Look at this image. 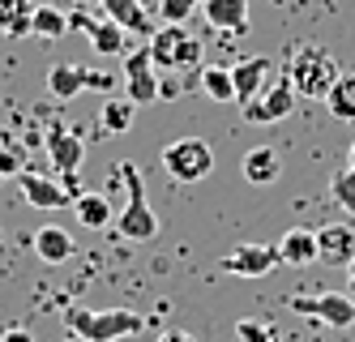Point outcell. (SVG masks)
Here are the masks:
<instances>
[{
  "instance_id": "cell-19",
  "label": "cell",
  "mask_w": 355,
  "mask_h": 342,
  "mask_svg": "<svg viewBox=\"0 0 355 342\" xmlns=\"http://www.w3.org/2000/svg\"><path fill=\"white\" fill-rule=\"evenodd\" d=\"M278 257H283V266H313L317 261V231L291 227L283 240H278Z\"/></svg>"
},
{
  "instance_id": "cell-13",
  "label": "cell",
  "mask_w": 355,
  "mask_h": 342,
  "mask_svg": "<svg viewBox=\"0 0 355 342\" xmlns=\"http://www.w3.org/2000/svg\"><path fill=\"white\" fill-rule=\"evenodd\" d=\"M17 189L26 193L31 210H69L78 201V193H69L64 184H56L52 176H35V171H21L17 176Z\"/></svg>"
},
{
  "instance_id": "cell-4",
  "label": "cell",
  "mask_w": 355,
  "mask_h": 342,
  "mask_svg": "<svg viewBox=\"0 0 355 342\" xmlns=\"http://www.w3.org/2000/svg\"><path fill=\"white\" fill-rule=\"evenodd\" d=\"M150 56H155L159 73H184L201 65V39L189 35L184 26H163L150 35Z\"/></svg>"
},
{
  "instance_id": "cell-21",
  "label": "cell",
  "mask_w": 355,
  "mask_h": 342,
  "mask_svg": "<svg viewBox=\"0 0 355 342\" xmlns=\"http://www.w3.org/2000/svg\"><path fill=\"white\" fill-rule=\"evenodd\" d=\"M240 171H244V180H248V184H274V180H278V171H283V163H278V150L257 146V150H248V154H244Z\"/></svg>"
},
{
  "instance_id": "cell-30",
  "label": "cell",
  "mask_w": 355,
  "mask_h": 342,
  "mask_svg": "<svg viewBox=\"0 0 355 342\" xmlns=\"http://www.w3.org/2000/svg\"><path fill=\"white\" fill-rule=\"evenodd\" d=\"M193 9H201V0H163L159 17H163V26H184Z\"/></svg>"
},
{
  "instance_id": "cell-35",
  "label": "cell",
  "mask_w": 355,
  "mask_h": 342,
  "mask_svg": "<svg viewBox=\"0 0 355 342\" xmlns=\"http://www.w3.org/2000/svg\"><path fill=\"white\" fill-rule=\"evenodd\" d=\"M347 167H355V142H351V159H347Z\"/></svg>"
},
{
  "instance_id": "cell-25",
  "label": "cell",
  "mask_w": 355,
  "mask_h": 342,
  "mask_svg": "<svg viewBox=\"0 0 355 342\" xmlns=\"http://www.w3.org/2000/svg\"><path fill=\"white\" fill-rule=\"evenodd\" d=\"M325 108L334 120H355V73H343L325 94Z\"/></svg>"
},
{
  "instance_id": "cell-8",
  "label": "cell",
  "mask_w": 355,
  "mask_h": 342,
  "mask_svg": "<svg viewBox=\"0 0 355 342\" xmlns=\"http://www.w3.org/2000/svg\"><path fill=\"white\" fill-rule=\"evenodd\" d=\"M43 150H47V159H52V167L64 180H73V176H78L82 154H86V137H82V128L52 120V124H47V133H43Z\"/></svg>"
},
{
  "instance_id": "cell-20",
  "label": "cell",
  "mask_w": 355,
  "mask_h": 342,
  "mask_svg": "<svg viewBox=\"0 0 355 342\" xmlns=\"http://www.w3.org/2000/svg\"><path fill=\"white\" fill-rule=\"evenodd\" d=\"M133 116H137V103L129 99V94H107L103 99V112H98V124H103V133H112V137H120V133H129L133 128Z\"/></svg>"
},
{
  "instance_id": "cell-16",
  "label": "cell",
  "mask_w": 355,
  "mask_h": 342,
  "mask_svg": "<svg viewBox=\"0 0 355 342\" xmlns=\"http://www.w3.org/2000/svg\"><path fill=\"white\" fill-rule=\"evenodd\" d=\"M201 13H206V22L223 35H244L248 31V0H201Z\"/></svg>"
},
{
  "instance_id": "cell-17",
  "label": "cell",
  "mask_w": 355,
  "mask_h": 342,
  "mask_svg": "<svg viewBox=\"0 0 355 342\" xmlns=\"http://www.w3.org/2000/svg\"><path fill=\"white\" fill-rule=\"evenodd\" d=\"M43 0H0V31L9 39H26L35 31V13Z\"/></svg>"
},
{
  "instance_id": "cell-7",
  "label": "cell",
  "mask_w": 355,
  "mask_h": 342,
  "mask_svg": "<svg viewBox=\"0 0 355 342\" xmlns=\"http://www.w3.org/2000/svg\"><path fill=\"white\" fill-rule=\"evenodd\" d=\"M47 90H52V99L69 103V99H78L82 90H103V94H112L116 90V77L112 73L82 69V65H52V69H47Z\"/></svg>"
},
{
  "instance_id": "cell-27",
  "label": "cell",
  "mask_w": 355,
  "mask_h": 342,
  "mask_svg": "<svg viewBox=\"0 0 355 342\" xmlns=\"http://www.w3.org/2000/svg\"><path fill=\"white\" fill-rule=\"evenodd\" d=\"M236 338H240V342H283L278 325L266 321V317H240V321H236Z\"/></svg>"
},
{
  "instance_id": "cell-31",
  "label": "cell",
  "mask_w": 355,
  "mask_h": 342,
  "mask_svg": "<svg viewBox=\"0 0 355 342\" xmlns=\"http://www.w3.org/2000/svg\"><path fill=\"white\" fill-rule=\"evenodd\" d=\"M0 342H35V338H31V330L13 325V330H5V334H0Z\"/></svg>"
},
{
  "instance_id": "cell-1",
  "label": "cell",
  "mask_w": 355,
  "mask_h": 342,
  "mask_svg": "<svg viewBox=\"0 0 355 342\" xmlns=\"http://www.w3.org/2000/svg\"><path fill=\"white\" fill-rule=\"evenodd\" d=\"M64 325H69V334L78 342H116V338L141 334L146 317H141V312H129V308L94 312V308H82V304H69L64 308Z\"/></svg>"
},
{
  "instance_id": "cell-2",
  "label": "cell",
  "mask_w": 355,
  "mask_h": 342,
  "mask_svg": "<svg viewBox=\"0 0 355 342\" xmlns=\"http://www.w3.org/2000/svg\"><path fill=\"white\" fill-rule=\"evenodd\" d=\"M120 184H124V210H120V219H116V231H120V240H129V244H150L159 235V214L146 205V184H141V171L124 159L116 167Z\"/></svg>"
},
{
  "instance_id": "cell-11",
  "label": "cell",
  "mask_w": 355,
  "mask_h": 342,
  "mask_svg": "<svg viewBox=\"0 0 355 342\" xmlns=\"http://www.w3.org/2000/svg\"><path fill=\"white\" fill-rule=\"evenodd\" d=\"M295 99H300L295 86L283 77V82L266 86L252 103H244V120H248V124H278V120H287V116L295 112Z\"/></svg>"
},
{
  "instance_id": "cell-23",
  "label": "cell",
  "mask_w": 355,
  "mask_h": 342,
  "mask_svg": "<svg viewBox=\"0 0 355 342\" xmlns=\"http://www.w3.org/2000/svg\"><path fill=\"white\" fill-rule=\"evenodd\" d=\"M73 214H78L82 227L103 231V227H112V201H107L103 193H78V201H73Z\"/></svg>"
},
{
  "instance_id": "cell-28",
  "label": "cell",
  "mask_w": 355,
  "mask_h": 342,
  "mask_svg": "<svg viewBox=\"0 0 355 342\" xmlns=\"http://www.w3.org/2000/svg\"><path fill=\"white\" fill-rule=\"evenodd\" d=\"M26 171V154L17 142H9V133H0V180H17Z\"/></svg>"
},
{
  "instance_id": "cell-34",
  "label": "cell",
  "mask_w": 355,
  "mask_h": 342,
  "mask_svg": "<svg viewBox=\"0 0 355 342\" xmlns=\"http://www.w3.org/2000/svg\"><path fill=\"white\" fill-rule=\"evenodd\" d=\"M347 296L355 300V261H351V266H347Z\"/></svg>"
},
{
  "instance_id": "cell-33",
  "label": "cell",
  "mask_w": 355,
  "mask_h": 342,
  "mask_svg": "<svg viewBox=\"0 0 355 342\" xmlns=\"http://www.w3.org/2000/svg\"><path fill=\"white\" fill-rule=\"evenodd\" d=\"M159 342H197L193 334H184V330H171V334H163Z\"/></svg>"
},
{
  "instance_id": "cell-12",
  "label": "cell",
  "mask_w": 355,
  "mask_h": 342,
  "mask_svg": "<svg viewBox=\"0 0 355 342\" xmlns=\"http://www.w3.org/2000/svg\"><path fill=\"white\" fill-rule=\"evenodd\" d=\"M69 31H86L90 47L98 51V56H129V31L116 26L112 17L107 22H90L86 13H69Z\"/></svg>"
},
{
  "instance_id": "cell-22",
  "label": "cell",
  "mask_w": 355,
  "mask_h": 342,
  "mask_svg": "<svg viewBox=\"0 0 355 342\" xmlns=\"http://www.w3.org/2000/svg\"><path fill=\"white\" fill-rule=\"evenodd\" d=\"M73 235L64 231V227H39L35 231V253L43 257V261H52V266H60V261H69L73 257Z\"/></svg>"
},
{
  "instance_id": "cell-24",
  "label": "cell",
  "mask_w": 355,
  "mask_h": 342,
  "mask_svg": "<svg viewBox=\"0 0 355 342\" xmlns=\"http://www.w3.org/2000/svg\"><path fill=\"white\" fill-rule=\"evenodd\" d=\"M201 90H206L214 103H236V82H232V65H201Z\"/></svg>"
},
{
  "instance_id": "cell-3",
  "label": "cell",
  "mask_w": 355,
  "mask_h": 342,
  "mask_svg": "<svg viewBox=\"0 0 355 342\" xmlns=\"http://www.w3.org/2000/svg\"><path fill=\"white\" fill-rule=\"evenodd\" d=\"M338 77H343L338 60L329 56L325 47H317V43H300L287 56V82L295 86L300 99H325Z\"/></svg>"
},
{
  "instance_id": "cell-6",
  "label": "cell",
  "mask_w": 355,
  "mask_h": 342,
  "mask_svg": "<svg viewBox=\"0 0 355 342\" xmlns=\"http://www.w3.org/2000/svg\"><path fill=\"white\" fill-rule=\"evenodd\" d=\"M291 312L313 317V321H325L329 330L355 325V300L343 296V291H300V296H291Z\"/></svg>"
},
{
  "instance_id": "cell-26",
  "label": "cell",
  "mask_w": 355,
  "mask_h": 342,
  "mask_svg": "<svg viewBox=\"0 0 355 342\" xmlns=\"http://www.w3.org/2000/svg\"><path fill=\"white\" fill-rule=\"evenodd\" d=\"M31 35H35V39H64V35H69V13L56 9L52 0H43L39 13H35V31H31Z\"/></svg>"
},
{
  "instance_id": "cell-10",
  "label": "cell",
  "mask_w": 355,
  "mask_h": 342,
  "mask_svg": "<svg viewBox=\"0 0 355 342\" xmlns=\"http://www.w3.org/2000/svg\"><path fill=\"white\" fill-rule=\"evenodd\" d=\"M124 94H129L137 108L141 103H159V69L150 47H137L124 56Z\"/></svg>"
},
{
  "instance_id": "cell-15",
  "label": "cell",
  "mask_w": 355,
  "mask_h": 342,
  "mask_svg": "<svg viewBox=\"0 0 355 342\" xmlns=\"http://www.w3.org/2000/svg\"><path fill=\"white\" fill-rule=\"evenodd\" d=\"M270 60L266 56H248V60H236L232 65V82H236V103L244 108V103H252L261 90H266V82H270Z\"/></svg>"
},
{
  "instance_id": "cell-14",
  "label": "cell",
  "mask_w": 355,
  "mask_h": 342,
  "mask_svg": "<svg viewBox=\"0 0 355 342\" xmlns=\"http://www.w3.org/2000/svg\"><path fill=\"white\" fill-rule=\"evenodd\" d=\"M317 261H325V266H351L355 261V227H347V223L317 227Z\"/></svg>"
},
{
  "instance_id": "cell-32",
  "label": "cell",
  "mask_w": 355,
  "mask_h": 342,
  "mask_svg": "<svg viewBox=\"0 0 355 342\" xmlns=\"http://www.w3.org/2000/svg\"><path fill=\"white\" fill-rule=\"evenodd\" d=\"M52 5H56V9H73V13H86L90 0H52Z\"/></svg>"
},
{
  "instance_id": "cell-9",
  "label": "cell",
  "mask_w": 355,
  "mask_h": 342,
  "mask_svg": "<svg viewBox=\"0 0 355 342\" xmlns=\"http://www.w3.org/2000/svg\"><path fill=\"white\" fill-rule=\"evenodd\" d=\"M278 266H283L278 244H240V248H232L218 261V270L223 274H236V278H266Z\"/></svg>"
},
{
  "instance_id": "cell-5",
  "label": "cell",
  "mask_w": 355,
  "mask_h": 342,
  "mask_svg": "<svg viewBox=\"0 0 355 342\" xmlns=\"http://www.w3.org/2000/svg\"><path fill=\"white\" fill-rule=\"evenodd\" d=\"M163 171L175 184H197V180H206L214 171V150L201 137H180V142H171L163 150Z\"/></svg>"
},
{
  "instance_id": "cell-18",
  "label": "cell",
  "mask_w": 355,
  "mask_h": 342,
  "mask_svg": "<svg viewBox=\"0 0 355 342\" xmlns=\"http://www.w3.org/2000/svg\"><path fill=\"white\" fill-rule=\"evenodd\" d=\"M98 5H103V13L116 26H124L129 35H155V26H150V13H146L141 0H98Z\"/></svg>"
},
{
  "instance_id": "cell-29",
  "label": "cell",
  "mask_w": 355,
  "mask_h": 342,
  "mask_svg": "<svg viewBox=\"0 0 355 342\" xmlns=\"http://www.w3.org/2000/svg\"><path fill=\"white\" fill-rule=\"evenodd\" d=\"M329 197H334V205H343L347 214H355V167L338 171L334 184H329Z\"/></svg>"
}]
</instances>
